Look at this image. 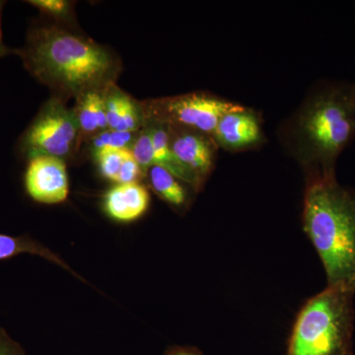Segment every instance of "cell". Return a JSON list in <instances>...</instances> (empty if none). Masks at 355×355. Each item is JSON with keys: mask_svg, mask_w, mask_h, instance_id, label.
Wrapping results in <instances>:
<instances>
[{"mask_svg": "<svg viewBox=\"0 0 355 355\" xmlns=\"http://www.w3.org/2000/svg\"><path fill=\"white\" fill-rule=\"evenodd\" d=\"M18 53L38 80L77 99L93 91H106L118 76V62L108 51L53 26L33 28Z\"/></svg>", "mask_w": 355, "mask_h": 355, "instance_id": "obj_1", "label": "cell"}, {"mask_svg": "<svg viewBox=\"0 0 355 355\" xmlns=\"http://www.w3.org/2000/svg\"><path fill=\"white\" fill-rule=\"evenodd\" d=\"M303 227L323 263L328 287L355 292V193L336 177L309 180Z\"/></svg>", "mask_w": 355, "mask_h": 355, "instance_id": "obj_2", "label": "cell"}, {"mask_svg": "<svg viewBox=\"0 0 355 355\" xmlns=\"http://www.w3.org/2000/svg\"><path fill=\"white\" fill-rule=\"evenodd\" d=\"M355 137V106L350 87L331 86L317 91L303 105L294 121L299 160L310 179L335 177L336 159Z\"/></svg>", "mask_w": 355, "mask_h": 355, "instance_id": "obj_3", "label": "cell"}, {"mask_svg": "<svg viewBox=\"0 0 355 355\" xmlns=\"http://www.w3.org/2000/svg\"><path fill=\"white\" fill-rule=\"evenodd\" d=\"M355 292L327 287L299 312L288 355H354Z\"/></svg>", "mask_w": 355, "mask_h": 355, "instance_id": "obj_4", "label": "cell"}, {"mask_svg": "<svg viewBox=\"0 0 355 355\" xmlns=\"http://www.w3.org/2000/svg\"><path fill=\"white\" fill-rule=\"evenodd\" d=\"M236 105L207 93H191L146 102L142 116L146 121L191 128L212 137L222 116Z\"/></svg>", "mask_w": 355, "mask_h": 355, "instance_id": "obj_5", "label": "cell"}, {"mask_svg": "<svg viewBox=\"0 0 355 355\" xmlns=\"http://www.w3.org/2000/svg\"><path fill=\"white\" fill-rule=\"evenodd\" d=\"M79 132L74 110L51 100L23 135L21 153L29 160L38 156L67 157L76 146Z\"/></svg>", "mask_w": 355, "mask_h": 355, "instance_id": "obj_6", "label": "cell"}, {"mask_svg": "<svg viewBox=\"0 0 355 355\" xmlns=\"http://www.w3.org/2000/svg\"><path fill=\"white\" fill-rule=\"evenodd\" d=\"M24 184L28 196L39 203L57 205L69 197L67 166L60 158L38 156L29 160Z\"/></svg>", "mask_w": 355, "mask_h": 355, "instance_id": "obj_7", "label": "cell"}, {"mask_svg": "<svg viewBox=\"0 0 355 355\" xmlns=\"http://www.w3.org/2000/svg\"><path fill=\"white\" fill-rule=\"evenodd\" d=\"M168 125L173 153L196 177L200 189L214 164L216 144L210 135L191 128Z\"/></svg>", "mask_w": 355, "mask_h": 355, "instance_id": "obj_8", "label": "cell"}, {"mask_svg": "<svg viewBox=\"0 0 355 355\" xmlns=\"http://www.w3.org/2000/svg\"><path fill=\"white\" fill-rule=\"evenodd\" d=\"M212 139L217 146L230 151L259 146L263 139L260 116L254 110L237 104L222 116Z\"/></svg>", "mask_w": 355, "mask_h": 355, "instance_id": "obj_9", "label": "cell"}, {"mask_svg": "<svg viewBox=\"0 0 355 355\" xmlns=\"http://www.w3.org/2000/svg\"><path fill=\"white\" fill-rule=\"evenodd\" d=\"M150 195L144 184H118L107 191L104 209L112 219L123 223L140 218L148 209Z\"/></svg>", "mask_w": 355, "mask_h": 355, "instance_id": "obj_10", "label": "cell"}, {"mask_svg": "<svg viewBox=\"0 0 355 355\" xmlns=\"http://www.w3.org/2000/svg\"><path fill=\"white\" fill-rule=\"evenodd\" d=\"M146 123L150 128L151 137H153V166L164 168L177 179L190 184L196 191L200 190L196 177L178 160L175 154L173 153L169 144L168 125L164 123H153V121H146Z\"/></svg>", "mask_w": 355, "mask_h": 355, "instance_id": "obj_11", "label": "cell"}, {"mask_svg": "<svg viewBox=\"0 0 355 355\" xmlns=\"http://www.w3.org/2000/svg\"><path fill=\"white\" fill-rule=\"evenodd\" d=\"M23 254L41 257L44 260L51 261L64 268L77 279L86 282L85 279L81 277L76 270H72L69 263H65L62 257L58 256L55 252L51 251L49 248L44 246L41 243L32 239L30 236H12L0 233V261L10 260V259Z\"/></svg>", "mask_w": 355, "mask_h": 355, "instance_id": "obj_12", "label": "cell"}, {"mask_svg": "<svg viewBox=\"0 0 355 355\" xmlns=\"http://www.w3.org/2000/svg\"><path fill=\"white\" fill-rule=\"evenodd\" d=\"M76 112L79 130L83 135H94L99 130L108 128L104 94L98 91L86 93L78 98Z\"/></svg>", "mask_w": 355, "mask_h": 355, "instance_id": "obj_13", "label": "cell"}, {"mask_svg": "<svg viewBox=\"0 0 355 355\" xmlns=\"http://www.w3.org/2000/svg\"><path fill=\"white\" fill-rule=\"evenodd\" d=\"M149 186L159 198L172 207L181 209L188 202V193L174 175L159 166H153L146 173Z\"/></svg>", "mask_w": 355, "mask_h": 355, "instance_id": "obj_14", "label": "cell"}, {"mask_svg": "<svg viewBox=\"0 0 355 355\" xmlns=\"http://www.w3.org/2000/svg\"><path fill=\"white\" fill-rule=\"evenodd\" d=\"M128 151L130 149H102L95 153L103 176L116 183L123 159Z\"/></svg>", "mask_w": 355, "mask_h": 355, "instance_id": "obj_15", "label": "cell"}, {"mask_svg": "<svg viewBox=\"0 0 355 355\" xmlns=\"http://www.w3.org/2000/svg\"><path fill=\"white\" fill-rule=\"evenodd\" d=\"M132 153L137 162L139 163L144 176L149 168L153 166L154 148L151 130L148 125L139 133V137L132 144Z\"/></svg>", "mask_w": 355, "mask_h": 355, "instance_id": "obj_16", "label": "cell"}, {"mask_svg": "<svg viewBox=\"0 0 355 355\" xmlns=\"http://www.w3.org/2000/svg\"><path fill=\"white\" fill-rule=\"evenodd\" d=\"M104 98L108 127L110 130H116L128 97L114 85H111L105 91Z\"/></svg>", "mask_w": 355, "mask_h": 355, "instance_id": "obj_17", "label": "cell"}, {"mask_svg": "<svg viewBox=\"0 0 355 355\" xmlns=\"http://www.w3.org/2000/svg\"><path fill=\"white\" fill-rule=\"evenodd\" d=\"M132 133L119 132V130H106L98 132L93 139L95 153L102 149H128L132 142Z\"/></svg>", "mask_w": 355, "mask_h": 355, "instance_id": "obj_18", "label": "cell"}, {"mask_svg": "<svg viewBox=\"0 0 355 355\" xmlns=\"http://www.w3.org/2000/svg\"><path fill=\"white\" fill-rule=\"evenodd\" d=\"M142 177H144V174L141 168L133 157L132 151H128L123 159L116 184L139 183L140 178Z\"/></svg>", "mask_w": 355, "mask_h": 355, "instance_id": "obj_19", "label": "cell"}, {"mask_svg": "<svg viewBox=\"0 0 355 355\" xmlns=\"http://www.w3.org/2000/svg\"><path fill=\"white\" fill-rule=\"evenodd\" d=\"M140 123L139 108L130 97L125 102V108L121 114L120 123L116 130L119 132H132L137 130Z\"/></svg>", "mask_w": 355, "mask_h": 355, "instance_id": "obj_20", "label": "cell"}, {"mask_svg": "<svg viewBox=\"0 0 355 355\" xmlns=\"http://www.w3.org/2000/svg\"><path fill=\"white\" fill-rule=\"evenodd\" d=\"M28 3L55 17H65L70 13V3L64 0H31Z\"/></svg>", "mask_w": 355, "mask_h": 355, "instance_id": "obj_21", "label": "cell"}, {"mask_svg": "<svg viewBox=\"0 0 355 355\" xmlns=\"http://www.w3.org/2000/svg\"><path fill=\"white\" fill-rule=\"evenodd\" d=\"M0 355H27L23 345L0 327Z\"/></svg>", "mask_w": 355, "mask_h": 355, "instance_id": "obj_22", "label": "cell"}, {"mask_svg": "<svg viewBox=\"0 0 355 355\" xmlns=\"http://www.w3.org/2000/svg\"><path fill=\"white\" fill-rule=\"evenodd\" d=\"M165 355H202L200 350L190 347H170Z\"/></svg>", "mask_w": 355, "mask_h": 355, "instance_id": "obj_23", "label": "cell"}, {"mask_svg": "<svg viewBox=\"0 0 355 355\" xmlns=\"http://www.w3.org/2000/svg\"><path fill=\"white\" fill-rule=\"evenodd\" d=\"M2 7H3V2L0 1V58L6 57L8 53H11V51L6 46L3 42V35H2L1 29V11Z\"/></svg>", "mask_w": 355, "mask_h": 355, "instance_id": "obj_24", "label": "cell"}, {"mask_svg": "<svg viewBox=\"0 0 355 355\" xmlns=\"http://www.w3.org/2000/svg\"><path fill=\"white\" fill-rule=\"evenodd\" d=\"M350 94H352V101H354V104L355 106V85L352 86V87H350Z\"/></svg>", "mask_w": 355, "mask_h": 355, "instance_id": "obj_25", "label": "cell"}]
</instances>
